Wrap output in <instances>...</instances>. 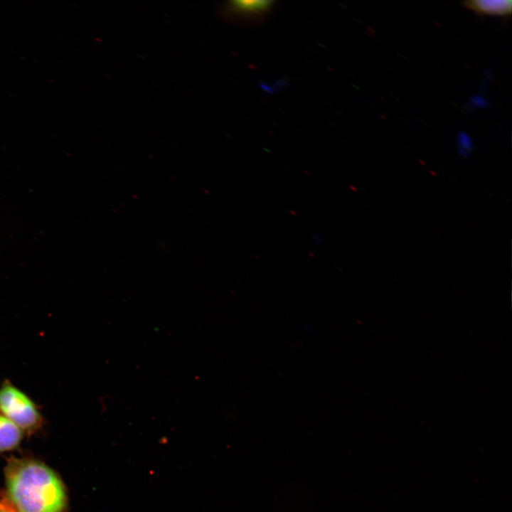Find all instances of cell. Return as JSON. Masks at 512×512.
I'll return each mask as SVG.
<instances>
[{"label":"cell","mask_w":512,"mask_h":512,"mask_svg":"<svg viewBox=\"0 0 512 512\" xmlns=\"http://www.w3.org/2000/svg\"><path fill=\"white\" fill-rule=\"evenodd\" d=\"M5 494L18 512H68V494L58 474L31 457H11L4 468Z\"/></svg>","instance_id":"obj_1"},{"label":"cell","mask_w":512,"mask_h":512,"mask_svg":"<svg viewBox=\"0 0 512 512\" xmlns=\"http://www.w3.org/2000/svg\"><path fill=\"white\" fill-rule=\"evenodd\" d=\"M0 414L27 434L36 432L44 424L39 407L8 380L0 387Z\"/></svg>","instance_id":"obj_2"},{"label":"cell","mask_w":512,"mask_h":512,"mask_svg":"<svg viewBox=\"0 0 512 512\" xmlns=\"http://www.w3.org/2000/svg\"><path fill=\"white\" fill-rule=\"evenodd\" d=\"M462 4L479 15L508 16L512 9L511 0H470Z\"/></svg>","instance_id":"obj_3"},{"label":"cell","mask_w":512,"mask_h":512,"mask_svg":"<svg viewBox=\"0 0 512 512\" xmlns=\"http://www.w3.org/2000/svg\"><path fill=\"white\" fill-rule=\"evenodd\" d=\"M272 4V1H231L228 9L230 13L240 17L255 18L265 15Z\"/></svg>","instance_id":"obj_4"},{"label":"cell","mask_w":512,"mask_h":512,"mask_svg":"<svg viewBox=\"0 0 512 512\" xmlns=\"http://www.w3.org/2000/svg\"><path fill=\"white\" fill-rule=\"evenodd\" d=\"M23 432L11 421L0 414V453L16 449Z\"/></svg>","instance_id":"obj_5"},{"label":"cell","mask_w":512,"mask_h":512,"mask_svg":"<svg viewBox=\"0 0 512 512\" xmlns=\"http://www.w3.org/2000/svg\"><path fill=\"white\" fill-rule=\"evenodd\" d=\"M0 512H18L4 491H0Z\"/></svg>","instance_id":"obj_6"},{"label":"cell","mask_w":512,"mask_h":512,"mask_svg":"<svg viewBox=\"0 0 512 512\" xmlns=\"http://www.w3.org/2000/svg\"><path fill=\"white\" fill-rule=\"evenodd\" d=\"M457 140L459 142V146L462 147L467 151L473 149L472 141L466 134L459 132L457 134Z\"/></svg>","instance_id":"obj_7"},{"label":"cell","mask_w":512,"mask_h":512,"mask_svg":"<svg viewBox=\"0 0 512 512\" xmlns=\"http://www.w3.org/2000/svg\"><path fill=\"white\" fill-rule=\"evenodd\" d=\"M471 102L478 107H484L487 105L486 101L479 96L473 97L471 98Z\"/></svg>","instance_id":"obj_8"},{"label":"cell","mask_w":512,"mask_h":512,"mask_svg":"<svg viewBox=\"0 0 512 512\" xmlns=\"http://www.w3.org/2000/svg\"><path fill=\"white\" fill-rule=\"evenodd\" d=\"M458 151L462 156L466 158L468 156V151L461 146H458Z\"/></svg>","instance_id":"obj_9"}]
</instances>
